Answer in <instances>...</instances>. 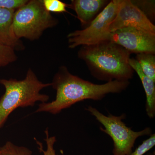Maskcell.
Segmentation results:
<instances>
[{
	"label": "cell",
	"mask_w": 155,
	"mask_h": 155,
	"mask_svg": "<svg viewBox=\"0 0 155 155\" xmlns=\"http://www.w3.org/2000/svg\"><path fill=\"white\" fill-rule=\"evenodd\" d=\"M104 127L101 130L108 134L113 139L114 143V155H129L132 152L136 140L140 137L150 135L152 132L150 127H146L140 131H134L127 127L122 119L123 114L117 116L110 115L105 116L96 108L88 106L86 109Z\"/></svg>",
	"instance_id": "5b68a950"
},
{
	"label": "cell",
	"mask_w": 155,
	"mask_h": 155,
	"mask_svg": "<svg viewBox=\"0 0 155 155\" xmlns=\"http://www.w3.org/2000/svg\"><path fill=\"white\" fill-rule=\"evenodd\" d=\"M135 59L145 75L155 81V54L140 53L137 54Z\"/></svg>",
	"instance_id": "7c38bea8"
},
{
	"label": "cell",
	"mask_w": 155,
	"mask_h": 155,
	"mask_svg": "<svg viewBox=\"0 0 155 155\" xmlns=\"http://www.w3.org/2000/svg\"><path fill=\"white\" fill-rule=\"evenodd\" d=\"M126 27L140 28L155 34V26L141 9L130 0H122L110 32Z\"/></svg>",
	"instance_id": "ba28073f"
},
{
	"label": "cell",
	"mask_w": 155,
	"mask_h": 155,
	"mask_svg": "<svg viewBox=\"0 0 155 155\" xmlns=\"http://www.w3.org/2000/svg\"><path fill=\"white\" fill-rule=\"evenodd\" d=\"M130 54L110 41L81 46L78 57L85 62L92 75L100 80L129 81L134 71L129 64Z\"/></svg>",
	"instance_id": "7a4b0ae2"
},
{
	"label": "cell",
	"mask_w": 155,
	"mask_h": 155,
	"mask_svg": "<svg viewBox=\"0 0 155 155\" xmlns=\"http://www.w3.org/2000/svg\"><path fill=\"white\" fill-rule=\"evenodd\" d=\"M122 2V0H113L109 2L88 26L69 33L67 35L69 47L75 48L79 46L107 40L110 32V25L116 17Z\"/></svg>",
	"instance_id": "8992f818"
},
{
	"label": "cell",
	"mask_w": 155,
	"mask_h": 155,
	"mask_svg": "<svg viewBox=\"0 0 155 155\" xmlns=\"http://www.w3.org/2000/svg\"><path fill=\"white\" fill-rule=\"evenodd\" d=\"M109 3L106 0H72L68 7L75 11L81 26L86 28Z\"/></svg>",
	"instance_id": "9c48e42d"
},
{
	"label": "cell",
	"mask_w": 155,
	"mask_h": 155,
	"mask_svg": "<svg viewBox=\"0 0 155 155\" xmlns=\"http://www.w3.org/2000/svg\"><path fill=\"white\" fill-rule=\"evenodd\" d=\"M15 51L11 47L0 44V67H5L17 61Z\"/></svg>",
	"instance_id": "5bb4252c"
},
{
	"label": "cell",
	"mask_w": 155,
	"mask_h": 155,
	"mask_svg": "<svg viewBox=\"0 0 155 155\" xmlns=\"http://www.w3.org/2000/svg\"><path fill=\"white\" fill-rule=\"evenodd\" d=\"M155 145V134H152L149 138L143 142L135 150L129 155H143L153 147Z\"/></svg>",
	"instance_id": "2e32d148"
},
{
	"label": "cell",
	"mask_w": 155,
	"mask_h": 155,
	"mask_svg": "<svg viewBox=\"0 0 155 155\" xmlns=\"http://www.w3.org/2000/svg\"><path fill=\"white\" fill-rule=\"evenodd\" d=\"M46 137L45 139V141L47 144V149L44 150L40 143L38 142L39 150L43 153V155H58L56 154L55 150L54 149V145L56 142L55 137H50L48 130V129L45 131Z\"/></svg>",
	"instance_id": "e0dca14e"
},
{
	"label": "cell",
	"mask_w": 155,
	"mask_h": 155,
	"mask_svg": "<svg viewBox=\"0 0 155 155\" xmlns=\"http://www.w3.org/2000/svg\"><path fill=\"white\" fill-rule=\"evenodd\" d=\"M129 81L114 80L104 84H95L69 72L62 66L53 78L51 86L55 90V99L51 102L41 103L36 112L59 114L62 110L83 100L98 101L110 93H119L125 90Z\"/></svg>",
	"instance_id": "6da1fadb"
},
{
	"label": "cell",
	"mask_w": 155,
	"mask_h": 155,
	"mask_svg": "<svg viewBox=\"0 0 155 155\" xmlns=\"http://www.w3.org/2000/svg\"><path fill=\"white\" fill-rule=\"evenodd\" d=\"M43 3L47 11L54 13L67 12V8L69 5L60 0H43Z\"/></svg>",
	"instance_id": "9a60e30c"
},
{
	"label": "cell",
	"mask_w": 155,
	"mask_h": 155,
	"mask_svg": "<svg viewBox=\"0 0 155 155\" xmlns=\"http://www.w3.org/2000/svg\"><path fill=\"white\" fill-rule=\"evenodd\" d=\"M14 9L0 8V44L8 46L15 51H22L25 46L15 36L12 29Z\"/></svg>",
	"instance_id": "30bf717a"
},
{
	"label": "cell",
	"mask_w": 155,
	"mask_h": 155,
	"mask_svg": "<svg viewBox=\"0 0 155 155\" xmlns=\"http://www.w3.org/2000/svg\"><path fill=\"white\" fill-rule=\"evenodd\" d=\"M148 155H154V154H148Z\"/></svg>",
	"instance_id": "d6986e66"
},
{
	"label": "cell",
	"mask_w": 155,
	"mask_h": 155,
	"mask_svg": "<svg viewBox=\"0 0 155 155\" xmlns=\"http://www.w3.org/2000/svg\"><path fill=\"white\" fill-rule=\"evenodd\" d=\"M28 2V0H0V8L16 10Z\"/></svg>",
	"instance_id": "ac0fdd59"
},
{
	"label": "cell",
	"mask_w": 155,
	"mask_h": 155,
	"mask_svg": "<svg viewBox=\"0 0 155 155\" xmlns=\"http://www.w3.org/2000/svg\"><path fill=\"white\" fill-rule=\"evenodd\" d=\"M5 91L0 98V128L8 117L18 107H32L37 102H48L49 96L42 94L43 89L51 86V83H44L38 80L32 69H28L23 80L0 79Z\"/></svg>",
	"instance_id": "3957f363"
},
{
	"label": "cell",
	"mask_w": 155,
	"mask_h": 155,
	"mask_svg": "<svg viewBox=\"0 0 155 155\" xmlns=\"http://www.w3.org/2000/svg\"><path fill=\"white\" fill-rule=\"evenodd\" d=\"M129 63L141 81L146 95L147 114L150 118L152 119L155 116V81L145 75L135 59L130 58Z\"/></svg>",
	"instance_id": "8fae6325"
},
{
	"label": "cell",
	"mask_w": 155,
	"mask_h": 155,
	"mask_svg": "<svg viewBox=\"0 0 155 155\" xmlns=\"http://www.w3.org/2000/svg\"><path fill=\"white\" fill-rule=\"evenodd\" d=\"M0 155H32V152L25 147L18 146L8 141L0 147Z\"/></svg>",
	"instance_id": "4fadbf2b"
},
{
	"label": "cell",
	"mask_w": 155,
	"mask_h": 155,
	"mask_svg": "<svg viewBox=\"0 0 155 155\" xmlns=\"http://www.w3.org/2000/svg\"><path fill=\"white\" fill-rule=\"evenodd\" d=\"M107 40L121 46L130 54L155 53V34L140 28L126 27L110 32Z\"/></svg>",
	"instance_id": "52a82bcc"
},
{
	"label": "cell",
	"mask_w": 155,
	"mask_h": 155,
	"mask_svg": "<svg viewBox=\"0 0 155 155\" xmlns=\"http://www.w3.org/2000/svg\"><path fill=\"white\" fill-rule=\"evenodd\" d=\"M58 23V19L45 8L43 0H31L15 11L12 29L17 38L32 41L38 39L45 30Z\"/></svg>",
	"instance_id": "277c9868"
}]
</instances>
